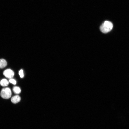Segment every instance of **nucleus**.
<instances>
[{
  "label": "nucleus",
  "instance_id": "nucleus-1",
  "mask_svg": "<svg viewBox=\"0 0 129 129\" xmlns=\"http://www.w3.org/2000/svg\"><path fill=\"white\" fill-rule=\"evenodd\" d=\"M113 24L111 22L105 21L100 27V30L103 33H106L109 32L112 29Z\"/></svg>",
  "mask_w": 129,
  "mask_h": 129
},
{
  "label": "nucleus",
  "instance_id": "nucleus-2",
  "mask_svg": "<svg viewBox=\"0 0 129 129\" xmlns=\"http://www.w3.org/2000/svg\"><path fill=\"white\" fill-rule=\"evenodd\" d=\"M11 94V91L10 89L8 87L3 88L0 92L1 96L5 99H8L10 98Z\"/></svg>",
  "mask_w": 129,
  "mask_h": 129
},
{
  "label": "nucleus",
  "instance_id": "nucleus-3",
  "mask_svg": "<svg viewBox=\"0 0 129 129\" xmlns=\"http://www.w3.org/2000/svg\"><path fill=\"white\" fill-rule=\"evenodd\" d=\"M3 74L6 77L9 79L12 78L14 75V72L10 69H7L5 70Z\"/></svg>",
  "mask_w": 129,
  "mask_h": 129
},
{
  "label": "nucleus",
  "instance_id": "nucleus-4",
  "mask_svg": "<svg viewBox=\"0 0 129 129\" xmlns=\"http://www.w3.org/2000/svg\"><path fill=\"white\" fill-rule=\"evenodd\" d=\"M21 100L20 97L18 95L13 96L11 98V101L13 103H16L19 102Z\"/></svg>",
  "mask_w": 129,
  "mask_h": 129
},
{
  "label": "nucleus",
  "instance_id": "nucleus-5",
  "mask_svg": "<svg viewBox=\"0 0 129 129\" xmlns=\"http://www.w3.org/2000/svg\"><path fill=\"white\" fill-rule=\"evenodd\" d=\"M7 65V62L6 60L3 59H0V68H3Z\"/></svg>",
  "mask_w": 129,
  "mask_h": 129
},
{
  "label": "nucleus",
  "instance_id": "nucleus-6",
  "mask_svg": "<svg viewBox=\"0 0 129 129\" xmlns=\"http://www.w3.org/2000/svg\"><path fill=\"white\" fill-rule=\"evenodd\" d=\"M8 81L6 79H2L0 82L1 85L2 86L5 87L7 86L9 84Z\"/></svg>",
  "mask_w": 129,
  "mask_h": 129
},
{
  "label": "nucleus",
  "instance_id": "nucleus-7",
  "mask_svg": "<svg viewBox=\"0 0 129 129\" xmlns=\"http://www.w3.org/2000/svg\"><path fill=\"white\" fill-rule=\"evenodd\" d=\"M13 90L14 93L16 94H19L21 92L20 88L18 86H14L13 88Z\"/></svg>",
  "mask_w": 129,
  "mask_h": 129
},
{
  "label": "nucleus",
  "instance_id": "nucleus-8",
  "mask_svg": "<svg viewBox=\"0 0 129 129\" xmlns=\"http://www.w3.org/2000/svg\"><path fill=\"white\" fill-rule=\"evenodd\" d=\"M9 82L14 85H15L16 83V80L12 78L10 79Z\"/></svg>",
  "mask_w": 129,
  "mask_h": 129
},
{
  "label": "nucleus",
  "instance_id": "nucleus-9",
  "mask_svg": "<svg viewBox=\"0 0 129 129\" xmlns=\"http://www.w3.org/2000/svg\"><path fill=\"white\" fill-rule=\"evenodd\" d=\"M19 74L21 78H22L24 77V75L23 71L22 69H21L19 71Z\"/></svg>",
  "mask_w": 129,
  "mask_h": 129
},
{
  "label": "nucleus",
  "instance_id": "nucleus-10",
  "mask_svg": "<svg viewBox=\"0 0 129 129\" xmlns=\"http://www.w3.org/2000/svg\"></svg>",
  "mask_w": 129,
  "mask_h": 129
}]
</instances>
